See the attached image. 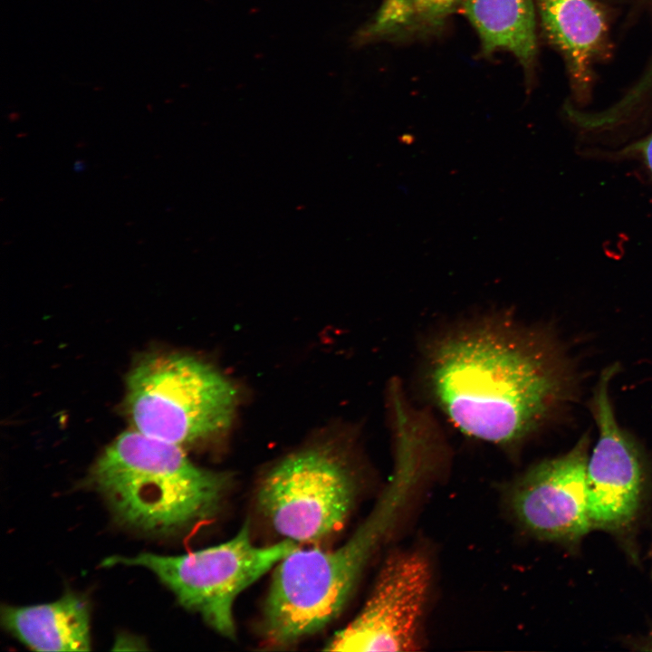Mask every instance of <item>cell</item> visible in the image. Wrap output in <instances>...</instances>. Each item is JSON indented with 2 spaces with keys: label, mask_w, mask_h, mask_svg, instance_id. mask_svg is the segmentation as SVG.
<instances>
[{
  "label": "cell",
  "mask_w": 652,
  "mask_h": 652,
  "mask_svg": "<svg viewBox=\"0 0 652 652\" xmlns=\"http://www.w3.org/2000/svg\"><path fill=\"white\" fill-rule=\"evenodd\" d=\"M420 366L428 399L455 428L505 447L559 421L580 390L578 363L559 334L507 312L444 329L425 344Z\"/></svg>",
  "instance_id": "obj_1"
},
{
  "label": "cell",
  "mask_w": 652,
  "mask_h": 652,
  "mask_svg": "<svg viewBox=\"0 0 652 652\" xmlns=\"http://www.w3.org/2000/svg\"><path fill=\"white\" fill-rule=\"evenodd\" d=\"M417 475L409 465H397L372 512L348 541L332 550L299 547L275 566L261 621L266 644L292 645L321 630L340 614Z\"/></svg>",
  "instance_id": "obj_2"
},
{
  "label": "cell",
  "mask_w": 652,
  "mask_h": 652,
  "mask_svg": "<svg viewBox=\"0 0 652 652\" xmlns=\"http://www.w3.org/2000/svg\"><path fill=\"white\" fill-rule=\"evenodd\" d=\"M91 482L119 521L155 533L211 518L230 487L226 474L199 467L180 446L136 429L120 434L103 451Z\"/></svg>",
  "instance_id": "obj_3"
},
{
  "label": "cell",
  "mask_w": 652,
  "mask_h": 652,
  "mask_svg": "<svg viewBox=\"0 0 652 652\" xmlns=\"http://www.w3.org/2000/svg\"><path fill=\"white\" fill-rule=\"evenodd\" d=\"M236 403L234 384L188 355L148 356L127 380L126 406L134 429L180 446L225 431Z\"/></svg>",
  "instance_id": "obj_4"
},
{
  "label": "cell",
  "mask_w": 652,
  "mask_h": 652,
  "mask_svg": "<svg viewBox=\"0 0 652 652\" xmlns=\"http://www.w3.org/2000/svg\"><path fill=\"white\" fill-rule=\"evenodd\" d=\"M291 540L258 546L245 523L220 544L177 556L142 552L107 558L103 566H140L153 572L186 609L198 613L220 635L235 636L234 605L246 588L299 548Z\"/></svg>",
  "instance_id": "obj_5"
},
{
  "label": "cell",
  "mask_w": 652,
  "mask_h": 652,
  "mask_svg": "<svg viewBox=\"0 0 652 652\" xmlns=\"http://www.w3.org/2000/svg\"><path fill=\"white\" fill-rule=\"evenodd\" d=\"M356 490L353 473L337 454L310 447L270 469L259 485L257 503L283 539L314 544L342 529Z\"/></svg>",
  "instance_id": "obj_6"
},
{
  "label": "cell",
  "mask_w": 652,
  "mask_h": 652,
  "mask_svg": "<svg viewBox=\"0 0 652 652\" xmlns=\"http://www.w3.org/2000/svg\"><path fill=\"white\" fill-rule=\"evenodd\" d=\"M618 363L602 369L588 401L598 431L587 465L588 514L591 529L624 538L637 522L647 475L645 454L618 422L610 395Z\"/></svg>",
  "instance_id": "obj_7"
},
{
  "label": "cell",
  "mask_w": 652,
  "mask_h": 652,
  "mask_svg": "<svg viewBox=\"0 0 652 652\" xmlns=\"http://www.w3.org/2000/svg\"><path fill=\"white\" fill-rule=\"evenodd\" d=\"M429 583V565L422 554L413 551L391 554L361 610L334 634L323 649L365 652L417 649Z\"/></svg>",
  "instance_id": "obj_8"
},
{
  "label": "cell",
  "mask_w": 652,
  "mask_h": 652,
  "mask_svg": "<svg viewBox=\"0 0 652 652\" xmlns=\"http://www.w3.org/2000/svg\"><path fill=\"white\" fill-rule=\"evenodd\" d=\"M590 434L566 453L532 465L511 493L519 523L542 540L573 547L590 531L587 502Z\"/></svg>",
  "instance_id": "obj_9"
},
{
  "label": "cell",
  "mask_w": 652,
  "mask_h": 652,
  "mask_svg": "<svg viewBox=\"0 0 652 652\" xmlns=\"http://www.w3.org/2000/svg\"><path fill=\"white\" fill-rule=\"evenodd\" d=\"M542 32L564 57L573 87L585 91L591 65L607 38L606 20L594 0H535Z\"/></svg>",
  "instance_id": "obj_10"
},
{
  "label": "cell",
  "mask_w": 652,
  "mask_h": 652,
  "mask_svg": "<svg viewBox=\"0 0 652 652\" xmlns=\"http://www.w3.org/2000/svg\"><path fill=\"white\" fill-rule=\"evenodd\" d=\"M4 627L36 651L91 649L90 609L81 596L69 593L56 601L2 609Z\"/></svg>",
  "instance_id": "obj_11"
},
{
  "label": "cell",
  "mask_w": 652,
  "mask_h": 652,
  "mask_svg": "<svg viewBox=\"0 0 652 652\" xmlns=\"http://www.w3.org/2000/svg\"><path fill=\"white\" fill-rule=\"evenodd\" d=\"M534 7L533 0H463L459 11L476 31L484 55L512 53L530 80L537 57Z\"/></svg>",
  "instance_id": "obj_12"
},
{
  "label": "cell",
  "mask_w": 652,
  "mask_h": 652,
  "mask_svg": "<svg viewBox=\"0 0 652 652\" xmlns=\"http://www.w3.org/2000/svg\"><path fill=\"white\" fill-rule=\"evenodd\" d=\"M463 0H384L361 38L406 41L440 33Z\"/></svg>",
  "instance_id": "obj_13"
},
{
  "label": "cell",
  "mask_w": 652,
  "mask_h": 652,
  "mask_svg": "<svg viewBox=\"0 0 652 652\" xmlns=\"http://www.w3.org/2000/svg\"><path fill=\"white\" fill-rule=\"evenodd\" d=\"M638 151L642 156L645 164L652 174V133L641 140L637 146Z\"/></svg>",
  "instance_id": "obj_14"
},
{
  "label": "cell",
  "mask_w": 652,
  "mask_h": 652,
  "mask_svg": "<svg viewBox=\"0 0 652 652\" xmlns=\"http://www.w3.org/2000/svg\"><path fill=\"white\" fill-rule=\"evenodd\" d=\"M86 163L83 160L79 159L74 162L73 170L77 173H82L86 169Z\"/></svg>",
  "instance_id": "obj_15"
},
{
  "label": "cell",
  "mask_w": 652,
  "mask_h": 652,
  "mask_svg": "<svg viewBox=\"0 0 652 652\" xmlns=\"http://www.w3.org/2000/svg\"><path fill=\"white\" fill-rule=\"evenodd\" d=\"M638 645L643 646V649L652 650V634L646 639H642V641L640 643H638Z\"/></svg>",
  "instance_id": "obj_16"
}]
</instances>
